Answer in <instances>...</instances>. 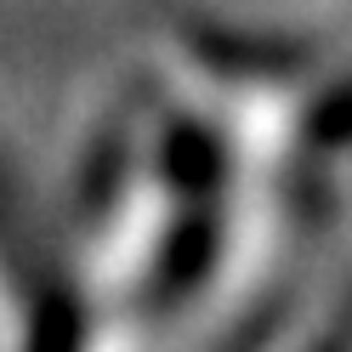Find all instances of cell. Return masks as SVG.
Masks as SVG:
<instances>
[{
    "label": "cell",
    "instance_id": "1",
    "mask_svg": "<svg viewBox=\"0 0 352 352\" xmlns=\"http://www.w3.org/2000/svg\"><path fill=\"white\" fill-rule=\"evenodd\" d=\"M307 352H352V341H346V336H329V341H313Z\"/></svg>",
    "mask_w": 352,
    "mask_h": 352
}]
</instances>
